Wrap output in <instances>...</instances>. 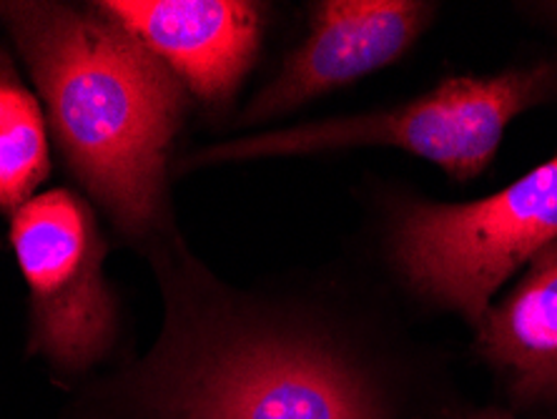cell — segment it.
<instances>
[{"label": "cell", "instance_id": "obj_7", "mask_svg": "<svg viewBox=\"0 0 557 419\" xmlns=\"http://www.w3.org/2000/svg\"><path fill=\"white\" fill-rule=\"evenodd\" d=\"M98 8L209 111L234 103L261 53L269 15L251 0H101Z\"/></svg>", "mask_w": 557, "mask_h": 419}, {"label": "cell", "instance_id": "obj_1", "mask_svg": "<svg viewBox=\"0 0 557 419\" xmlns=\"http://www.w3.org/2000/svg\"><path fill=\"white\" fill-rule=\"evenodd\" d=\"M141 254L161 330L73 390L59 419H442L417 369L319 292L228 286L178 229Z\"/></svg>", "mask_w": 557, "mask_h": 419}, {"label": "cell", "instance_id": "obj_3", "mask_svg": "<svg viewBox=\"0 0 557 419\" xmlns=\"http://www.w3.org/2000/svg\"><path fill=\"white\" fill-rule=\"evenodd\" d=\"M557 94V65H520L493 76H449L392 109L332 116L209 144L176 159V171H199L257 159H286L347 149H403L447 176L485 174L510 123Z\"/></svg>", "mask_w": 557, "mask_h": 419}, {"label": "cell", "instance_id": "obj_10", "mask_svg": "<svg viewBox=\"0 0 557 419\" xmlns=\"http://www.w3.org/2000/svg\"><path fill=\"white\" fill-rule=\"evenodd\" d=\"M465 419H518L515 415H510V412H503V409H480V412H474V415H467Z\"/></svg>", "mask_w": 557, "mask_h": 419}, {"label": "cell", "instance_id": "obj_6", "mask_svg": "<svg viewBox=\"0 0 557 419\" xmlns=\"http://www.w3.org/2000/svg\"><path fill=\"white\" fill-rule=\"evenodd\" d=\"M417 0H322L309 5L305 38L242 106L236 128H261L301 106L397 63L434 15Z\"/></svg>", "mask_w": 557, "mask_h": 419}, {"label": "cell", "instance_id": "obj_8", "mask_svg": "<svg viewBox=\"0 0 557 419\" xmlns=\"http://www.w3.org/2000/svg\"><path fill=\"white\" fill-rule=\"evenodd\" d=\"M474 349L522 409L557 407V242L474 326Z\"/></svg>", "mask_w": 557, "mask_h": 419}, {"label": "cell", "instance_id": "obj_5", "mask_svg": "<svg viewBox=\"0 0 557 419\" xmlns=\"http://www.w3.org/2000/svg\"><path fill=\"white\" fill-rule=\"evenodd\" d=\"M557 242V156L485 199L399 207L387 254L422 299L478 326L515 271Z\"/></svg>", "mask_w": 557, "mask_h": 419}, {"label": "cell", "instance_id": "obj_9", "mask_svg": "<svg viewBox=\"0 0 557 419\" xmlns=\"http://www.w3.org/2000/svg\"><path fill=\"white\" fill-rule=\"evenodd\" d=\"M51 176V128L40 98L0 46V213H13Z\"/></svg>", "mask_w": 557, "mask_h": 419}, {"label": "cell", "instance_id": "obj_4", "mask_svg": "<svg viewBox=\"0 0 557 419\" xmlns=\"http://www.w3.org/2000/svg\"><path fill=\"white\" fill-rule=\"evenodd\" d=\"M8 239L28 286L26 355L71 392L124 361V309L106 279L109 242L94 204L48 188L11 213Z\"/></svg>", "mask_w": 557, "mask_h": 419}, {"label": "cell", "instance_id": "obj_2", "mask_svg": "<svg viewBox=\"0 0 557 419\" xmlns=\"http://www.w3.org/2000/svg\"><path fill=\"white\" fill-rule=\"evenodd\" d=\"M61 161L121 239L144 251L174 224L169 171L188 94L98 3L0 0Z\"/></svg>", "mask_w": 557, "mask_h": 419}]
</instances>
